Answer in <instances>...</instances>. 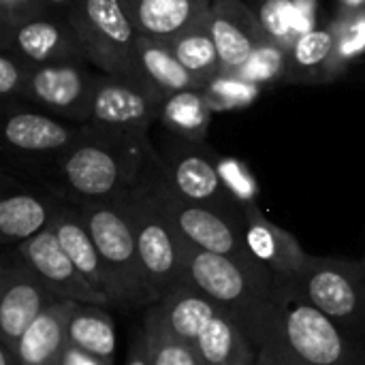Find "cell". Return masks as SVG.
I'll return each instance as SVG.
<instances>
[{
    "mask_svg": "<svg viewBox=\"0 0 365 365\" xmlns=\"http://www.w3.org/2000/svg\"><path fill=\"white\" fill-rule=\"evenodd\" d=\"M246 336L255 346V365H365V349L278 280Z\"/></svg>",
    "mask_w": 365,
    "mask_h": 365,
    "instance_id": "1",
    "label": "cell"
},
{
    "mask_svg": "<svg viewBox=\"0 0 365 365\" xmlns=\"http://www.w3.org/2000/svg\"><path fill=\"white\" fill-rule=\"evenodd\" d=\"M158 152L148 135H118L86 124L83 135L58 156L51 190L68 203H118L143 182Z\"/></svg>",
    "mask_w": 365,
    "mask_h": 365,
    "instance_id": "2",
    "label": "cell"
},
{
    "mask_svg": "<svg viewBox=\"0 0 365 365\" xmlns=\"http://www.w3.org/2000/svg\"><path fill=\"white\" fill-rule=\"evenodd\" d=\"M163 190L165 173L158 158L143 182L135 186L122 201H118L135 233L137 248L156 302L186 284L182 242L167 212Z\"/></svg>",
    "mask_w": 365,
    "mask_h": 365,
    "instance_id": "3",
    "label": "cell"
},
{
    "mask_svg": "<svg viewBox=\"0 0 365 365\" xmlns=\"http://www.w3.org/2000/svg\"><path fill=\"white\" fill-rule=\"evenodd\" d=\"M75 205V203H73ZM118 293V308L139 310L156 304L135 233L118 203L77 205Z\"/></svg>",
    "mask_w": 365,
    "mask_h": 365,
    "instance_id": "4",
    "label": "cell"
},
{
    "mask_svg": "<svg viewBox=\"0 0 365 365\" xmlns=\"http://www.w3.org/2000/svg\"><path fill=\"white\" fill-rule=\"evenodd\" d=\"M68 21L77 30L92 66H96L101 73L156 90L148 83L139 68V30L120 0H79Z\"/></svg>",
    "mask_w": 365,
    "mask_h": 365,
    "instance_id": "5",
    "label": "cell"
},
{
    "mask_svg": "<svg viewBox=\"0 0 365 365\" xmlns=\"http://www.w3.org/2000/svg\"><path fill=\"white\" fill-rule=\"evenodd\" d=\"M165 205L171 216V222L178 231V235L214 255L233 259L237 265H242L265 291H274L276 278L274 274L252 255L246 242V218L225 214L220 210L197 205L182 201L165 178Z\"/></svg>",
    "mask_w": 365,
    "mask_h": 365,
    "instance_id": "6",
    "label": "cell"
},
{
    "mask_svg": "<svg viewBox=\"0 0 365 365\" xmlns=\"http://www.w3.org/2000/svg\"><path fill=\"white\" fill-rule=\"evenodd\" d=\"M182 242V265L186 284L207 295L227 317H231L244 334L257 321L274 291H265L233 259L201 250Z\"/></svg>",
    "mask_w": 365,
    "mask_h": 365,
    "instance_id": "7",
    "label": "cell"
},
{
    "mask_svg": "<svg viewBox=\"0 0 365 365\" xmlns=\"http://www.w3.org/2000/svg\"><path fill=\"white\" fill-rule=\"evenodd\" d=\"M156 152L167 184L182 201L246 218L244 207L233 199L220 178L218 154L207 143L180 139L167 133Z\"/></svg>",
    "mask_w": 365,
    "mask_h": 365,
    "instance_id": "8",
    "label": "cell"
},
{
    "mask_svg": "<svg viewBox=\"0 0 365 365\" xmlns=\"http://www.w3.org/2000/svg\"><path fill=\"white\" fill-rule=\"evenodd\" d=\"M287 284L340 327L359 323L365 317L364 261L310 257L306 269Z\"/></svg>",
    "mask_w": 365,
    "mask_h": 365,
    "instance_id": "9",
    "label": "cell"
},
{
    "mask_svg": "<svg viewBox=\"0 0 365 365\" xmlns=\"http://www.w3.org/2000/svg\"><path fill=\"white\" fill-rule=\"evenodd\" d=\"M165 96L148 86L98 73L88 126L118 135H148L158 122Z\"/></svg>",
    "mask_w": 365,
    "mask_h": 365,
    "instance_id": "10",
    "label": "cell"
},
{
    "mask_svg": "<svg viewBox=\"0 0 365 365\" xmlns=\"http://www.w3.org/2000/svg\"><path fill=\"white\" fill-rule=\"evenodd\" d=\"M56 302L53 291L13 248L0 265V342L17 346L24 331Z\"/></svg>",
    "mask_w": 365,
    "mask_h": 365,
    "instance_id": "11",
    "label": "cell"
},
{
    "mask_svg": "<svg viewBox=\"0 0 365 365\" xmlns=\"http://www.w3.org/2000/svg\"><path fill=\"white\" fill-rule=\"evenodd\" d=\"M96 77L98 75H94L81 62L34 66L21 98L51 111L58 118L88 124Z\"/></svg>",
    "mask_w": 365,
    "mask_h": 365,
    "instance_id": "12",
    "label": "cell"
},
{
    "mask_svg": "<svg viewBox=\"0 0 365 365\" xmlns=\"http://www.w3.org/2000/svg\"><path fill=\"white\" fill-rule=\"evenodd\" d=\"M0 47L13 49L32 66L60 62H88L86 47L66 17L45 13L0 32Z\"/></svg>",
    "mask_w": 365,
    "mask_h": 365,
    "instance_id": "13",
    "label": "cell"
},
{
    "mask_svg": "<svg viewBox=\"0 0 365 365\" xmlns=\"http://www.w3.org/2000/svg\"><path fill=\"white\" fill-rule=\"evenodd\" d=\"M83 130L86 124L13 107L2 122V143L15 156L53 163L83 135Z\"/></svg>",
    "mask_w": 365,
    "mask_h": 365,
    "instance_id": "14",
    "label": "cell"
},
{
    "mask_svg": "<svg viewBox=\"0 0 365 365\" xmlns=\"http://www.w3.org/2000/svg\"><path fill=\"white\" fill-rule=\"evenodd\" d=\"M15 250L43 278V282L53 291L58 299L111 308V302L79 274V269L68 259L51 229L24 242Z\"/></svg>",
    "mask_w": 365,
    "mask_h": 365,
    "instance_id": "15",
    "label": "cell"
},
{
    "mask_svg": "<svg viewBox=\"0 0 365 365\" xmlns=\"http://www.w3.org/2000/svg\"><path fill=\"white\" fill-rule=\"evenodd\" d=\"M207 26L220 56L222 73H235L252 51L267 41L259 13L244 0H212Z\"/></svg>",
    "mask_w": 365,
    "mask_h": 365,
    "instance_id": "16",
    "label": "cell"
},
{
    "mask_svg": "<svg viewBox=\"0 0 365 365\" xmlns=\"http://www.w3.org/2000/svg\"><path fill=\"white\" fill-rule=\"evenodd\" d=\"M68 201L53 190L13 188L0 199V240L17 248L24 242L51 229L58 214Z\"/></svg>",
    "mask_w": 365,
    "mask_h": 365,
    "instance_id": "17",
    "label": "cell"
},
{
    "mask_svg": "<svg viewBox=\"0 0 365 365\" xmlns=\"http://www.w3.org/2000/svg\"><path fill=\"white\" fill-rule=\"evenodd\" d=\"M244 212H246V242L252 255L274 274L276 280L289 282L297 278L310 263L312 255H308L302 248V244L291 231L265 218L259 203L248 205Z\"/></svg>",
    "mask_w": 365,
    "mask_h": 365,
    "instance_id": "18",
    "label": "cell"
},
{
    "mask_svg": "<svg viewBox=\"0 0 365 365\" xmlns=\"http://www.w3.org/2000/svg\"><path fill=\"white\" fill-rule=\"evenodd\" d=\"M53 235L58 237L60 246L64 248V252L68 255V259L75 263V267L79 269V274L98 291L103 293L111 306L118 308V293L115 287L107 274L105 261L77 210V205L66 203L62 207V212L58 214L56 222L51 225Z\"/></svg>",
    "mask_w": 365,
    "mask_h": 365,
    "instance_id": "19",
    "label": "cell"
},
{
    "mask_svg": "<svg viewBox=\"0 0 365 365\" xmlns=\"http://www.w3.org/2000/svg\"><path fill=\"white\" fill-rule=\"evenodd\" d=\"M139 34L171 43L201 21L212 0H120Z\"/></svg>",
    "mask_w": 365,
    "mask_h": 365,
    "instance_id": "20",
    "label": "cell"
},
{
    "mask_svg": "<svg viewBox=\"0 0 365 365\" xmlns=\"http://www.w3.org/2000/svg\"><path fill=\"white\" fill-rule=\"evenodd\" d=\"M75 302L60 299L49 306L17 340V355L24 365H62L68 349V314Z\"/></svg>",
    "mask_w": 365,
    "mask_h": 365,
    "instance_id": "21",
    "label": "cell"
},
{
    "mask_svg": "<svg viewBox=\"0 0 365 365\" xmlns=\"http://www.w3.org/2000/svg\"><path fill=\"white\" fill-rule=\"evenodd\" d=\"M165 325L182 340L195 344L203 329L222 312L207 295L190 284H182L154 304Z\"/></svg>",
    "mask_w": 365,
    "mask_h": 365,
    "instance_id": "22",
    "label": "cell"
},
{
    "mask_svg": "<svg viewBox=\"0 0 365 365\" xmlns=\"http://www.w3.org/2000/svg\"><path fill=\"white\" fill-rule=\"evenodd\" d=\"M137 62L148 83L154 86L163 96L205 88L203 81H199L192 73H188V68L173 53L171 45L165 41H156V38L139 34Z\"/></svg>",
    "mask_w": 365,
    "mask_h": 365,
    "instance_id": "23",
    "label": "cell"
},
{
    "mask_svg": "<svg viewBox=\"0 0 365 365\" xmlns=\"http://www.w3.org/2000/svg\"><path fill=\"white\" fill-rule=\"evenodd\" d=\"M66 331L71 346L113 365L115 325L107 306L73 304Z\"/></svg>",
    "mask_w": 365,
    "mask_h": 365,
    "instance_id": "24",
    "label": "cell"
},
{
    "mask_svg": "<svg viewBox=\"0 0 365 365\" xmlns=\"http://www.w3.org/2000/svg\"><path fill=\"white\" fill-rule=\"evenodd\" d=\"M195 349L203 365H255V346L244 329L220 312L197 338Z\"/></svg>",
    "mask_w": 365,
    "mask_h": 365,
    "instance_id": "25",
    "label": "cell"
},
{
    "mask_svg": "<svg viewBox=\"0 0 365 365\" xmlns=\"http://www.w3.org/2000/svg\"><path fill=\"white\" fill-rule=\"evenodd\" d=\"M214 109L203 90H186L165 96L158 122L163 128L180 139L205 143Z\"/></svg>",
    "mask_w": 365,
    "mask_h": 365,
    "instance_id": "26",
    "label": "cell"
},
{
    "mask_svg": "<svg viewBox=\"0 0 365 365\" xmlns=\"http://www.w3.org/2000/svg\"><path fill=\"white\" fill-rule=\"evenodd\" d=\"M334 45H336V32L331 24L325 28H312V30L302 32L289 49L287 81L325 83Z\"/></svg>",
    "mask_w": 365,
    "mask_h": 365,
    "instance_id": "27",
    "label": "cell"
},
{
    "mask_svg": "<svg viewBox=\"0 0 365 365\" xmlns=\"http://www.w3.org/2000/svg\"><path fill=\"white\" fill-rule=\"evenodd\" d=\"M169 45H171L173 53L178 56V60L199 81L207 83L218 73H222L220 56H218L214 36L207 26V15L201 21H197L195 26H190L188 30H184L180 36H175Z\"/></svg>",
    "mask_w": 365,
    "mask_h": 365,
    "instance_id": "28",
    "label": "cell"
},
{
    "mask_svg": "<svg viewBox=\"0 0 365 365\" xmlns=\"http://www.w3.org/2000/svg\"><path fill=\"white\" fill-rule=\"evenodd\" d=\"M143 336L152 365H201L195 344L178 338L160 319L156 306L148 308L143 319Z\"/></svg>",
    "mask_w": 365,
    "mask_h": 365,
    "instance_id": "29",
    "label": "cell"
},
{
    "mask_svg": "<svg viewBox=\"0 0 365 365\" xmlns=\"http://www.w3.org/2000/svg\"><path fill=\"white\" fill-rule=\"evenodd\" d=\"M336 32V45L331 53V62L327 66L325 83L336 81L342 77V73L349 71L359 58L365 56V11L353 13V15H338L334 21Z\"/></svg>",
    "mask_w": 365,
    "mask_h": 365,
    "instance_id": "30",
    "label": "cell"
},
{
    "mask_svg": "<svg viewBox=\"0 0 365 365\" xmlns=\"http://www.w3.org/2000/svg\"><path fill=\"white\" fill-rule=\"evenodd\" d=\"M242 79L255 86H269L278 81H287L289 75V49L274 41H263L252 56L235 71Z\"/></svg>",
    "mask_w": 365,
    "mask_h": 365,
    "instance_id": "31",
    "label": "cell"
},
{
    "mask_svg": "<svg viewBox=\"0 0 365 365\" xmlns=\"http://www.w3.org/2000/svg\"><path fill=\"white\" fill-rule=\"evenodd\" d=\"M214 113L218 111H235L252 105L261 96V86H255L242 79L237 73H218L203 88Z\"/></svg>",
    "mask_w": 365,
    "mask_h": 365,
    "instance_id": "32",
    "label": "cell"
},
{
    "mask_svg": "<svg viewBox=\"0 0 365 365\" xmlns=\"http://www.w3.org/2000/svg\"><path fill=\"white\" fill-rule=\"evenodd\" d=\"M295 6L291 0H263L259 19L263 24V30L269 41L282 45L284 49H291L295 38L302 34L295 24Z\"/></svg>",
    "mask_w": 365,
    "mask_h": 365,
    "instance_id": "33",
    "label": "cell"
},
{
    "mask_svg": "<svg viewBox=\"0 0 365 365\" xmlns=\"http://www.w3.org/2000/svg\"><path fill=\"white\" fill-rule=\"evenodd\" d=\"M218 171L220 178L225 182V186L229 188V192L233 195V199L246 210L248 205H257L259 203V182L252 175V171L248 169V165L240 158L233 156H218Z\"/></svg>",
    "mask_w": 365,
    "mask_h": 365,
    "instance_id": "34",
    "label": "cell"
},
{
    "mask_svg": "<svg viewBox=\"0 0 365 365\" xmlns=\"http://www.w3.org/2000/svg\"><path fill=\"white\" fill-rule=\"evenodd\" d=\"M32 64L17 56L13 49L0 47V94L4 101H17L24 94L26 81L32 73Z\"/></svg>",
    "mask_w": 365,
    "mask_h": 365,
    "instance_id": "35",
    "label": "cell"
},
{
    "mask_svg": "<svg viewBox=\"0 0 365 365\" xmlns=\"http://www.w3.org/2000/svg\"><path fill=\"white\" fill-rule=\"evenodd\" d=\"M49 13L43 0H0V32Z\"/></svg>",
    "mask_w": 365,
    "mask_h": 365,
    "instance_id": "36",
    "label": "cell"
},
{
    "mask_svg": "<svg viewBox=\"0 0 365 365\" xmlns=\"http://www.w3.org/2000/svg\"><path fill=\"white\" fill-rule=\"evenodd\" d=\"M126 365H152L150 355H148V344H145L143 327H141V329L133 336V340H130V349H128Z\"/></svg>",
    "mask_w": 365,
    "mask_h": 365,
    "instance_id": "37",
    "label": "cell"
},
{
    "mask_svg": "<svg viewBox=\"0 0 365 365\" xmlns=\"http://www.w3.org/2000/svg\"><path fill=\"white\" fill-rule=\"evenodd\" d=\"M64 365H111L107 364V361H103V359H98V357H92V355H88V353H83V351H79V349H75V346H71L68 344V349H66V355H64Z\"/></svg>",
    "mask_w": 365,
    "mask_h": 365,
    "instance_id": "38",
    "label": "cell"
},
{
    "mask_svg": "<svg viewBox=\"0 0 365 365\" xmlns=\"http://www.w3.org/2000/svg\"><path fill=\"white\" fill-rule=\"evenodd\" d=\"M43 4L47 6L49 13L71 19V15H73L75 6L79 4V0H43Z\"/></svg>",
    "mask_w": 365,
    "mask_h": 365,
    "instance_id": "39",
    "label": "cell"
},
{
    "mask_svg": "<svg viewBox=\"0 0 365 365\" xmlns=\"http://www.w3.org/2000/svg\"><path fill=\"white\" fill-rule=\"evenodd\" d=\"M338 4V15H353L365 11V0H336Z\"/></svg>",
    "mask_w": 365,
    "mask_h": 365,
    "instance_id": "40",
    "label": "cell"
},
{
    "mask_svg": "<svg viewBox=\"0 0 365 365\" xmlns=\"http://www.w3.org/2000/svg\"><path fill=\"white\" fill-rule=\"evenodd\" d=\"M0 365H24L15 346H9L4 342H0Z\"/></svg>",
    "mask_w": 365,
    "mask_h": 365,
    "instance_id": "41",
    "label": "cell"
},
{
    "mask_svg": "<svg viewBox=\"0 0 365 365\" xmlns=\"http://www.w3.org/2000/svg\"><path fill=\"white\" fill-rule=\"evenodd\" d=\"M201 365H203V364H201Z\"/></svg>",
    "mask_w": 365,
    "mask_h": 365,
    "instance_id": "42",
    "label": "cell"
},
{
    "mask_svg": "<svg viewBox=\"0 0 365 365\" xmlns=\"http://www.w3.org/2000/svg\"><path fill=\"white\" fill-rule=\"evenodd\" d=\"M62 365H64V364H62Z\"/></svg>",
    "mask_w": 365,
    "mask_h": 365,
    "instance_id": "43",
    "label": "cell"
},
{
    "mask_svg": "<svg viewBox=\"0 0 365 365\" xmlns=\"http://www.w3.org/2000/svg\"><path fill=\"white\" fill-rule=\"evenodd\" d=\"M364 263H365V261H364Z\"/></svg>",
    "mask_w": 365,
    "mask_h": 365,
    "instance_id": "44",
    "label": "cell"
}]
</instances>
